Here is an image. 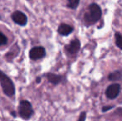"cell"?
<instances>
[{"label":"cell","instance_id":"1","mask_svg":"<svg viewBox=\"0 0 122 121\" xmlns=\"http://www.w3.org/2000/svg\"><path fill=\"white\" fill-rule=\"evenodd\" d=\"M0 86L3 95L9 99H13L16 95V87L13 81L0 69Z\"/></svg>","mask_w":122,"mask_h":121},{"label":"cell","instance_id":"2","mask_svg":"<svg viewBox=\"0 0 122 121\" xmlns=\"http://www.w3.org/2000/svg\"><path fill=\"white\" fill-rule=\"evenodd\" d=\"M18 115L22 120L27 121L32 118L35 115V110L32 104L27 100H21L18 105Z\"/></svg>","mask_w":122,"mask_h":121},{"label":"cell","instance_id":"3","mask_svg":"<svg viewBox=\"0 0 122 121\" xmlns=\"http://www.w3.org/2000/svg\"><path fill=\"white\" fill-rule=\"evenodd\" d=\"M101 9L97 3H92L89 6L88 11L84 15V21L86 25L90 26L97 23L101 18Z\"/></svg>","mask_w":122,"mask_h":121},{"label":"cell","instance_id":"4","mask_svg":"<svg viewBox=\"0 0 122 121\" xmlns=\"http://www.w3.org/2000/svg\"><path fill=\"white\" fill-rule=\"evenodd\" d=\"M46 56H47V51L42 46H34L31 47L28 52V57L32 61L42 60L45 58Z\"/></svg>","mask_w":122,"mask_h":121},{"label":"cell","instance_id":"5","mask_svg":"<svg viewBox=\"0 0 122 121\" xmlns=\"http://www.w3.org/2000/svg\"><path fill=\"white\" fill-rule=\"evenodd\" d=\"M11 19L15 24L20 27L27 26V23H28V18H27V14L21 10H15L13 13H12Z\"/></svg>","mask_w":122,"mask_h":121},{"label":"cell","instance_id":"6","mask_svg":"<svg viewBox=\"0 0 122 121\" xmlns=\"http://www.w3.org/2000/svg\"><path fill=\"white\" fill-rule=\"evenodd\" d=\"M81 49V42L79 39L75 38L70 42L69 44L64 47V51L67 56H74L80 51Z\"/></svg>","mask_w":122,"mask_h":121},{"label":"cell","instance_id":"7","mask_svg":"<svg viewBox=\"0 0 122 121\" xmlns=\"http://www.w3.org/2000/svg\"><path fill=\"white\" fill-rule=\"evenodd\" d=\"M42 77H45L50 84L53 85V86H57L61 83H63V81H64V76L52 72L44 73L42 75Z\"/></svg>","mask_w":122,"mask_h":121},{"label":"cell","instance_id":"8","mask_svg":"<svg viewBox=\"0 0 122 121\" xmlns=\"http://www.w3.org/2000/svg\"><path fill=\"white\" fill-rule=\"evenodd\" d=\"M121 91V86L120 84L115 83L109 86L106 90V96L110 100H114L119 95Z\"/></svg>","mask_w":122,"mask_h":121},{"label":"cell","instance_id":"9","mask_svg":"<svg viewBox=\"0 0 122 121\" xmlns=\"http://www.w3.org/2000/svg\"><path fill=\"white\" fill-rule=\"evenodd\" d=\"M19 52H20L19 46L15 44V45L13 46V47H11L10 50L4 55V59H6V61H8V62H13V60L18 56Z\"/></svg>","mask_w":122,"mask_h":121},{"label":"cell","instance_id":"10","mask_svg":"<svg viewBox=\"0 0 122 121\" xmlns=\"http://www.w3.org/2000/svg\"><path fill=\"white\" fill-rule=\"evenodd\" d=\"M74 31V28L71 25L67 24V23H61L58 26L57 28V32L59 35L62 36V37H66V36L70 35Z\"/></svg>","mask_w":122,"mask_h":121},{"label":"cell","instance_id":"11","mask_svg":"<svg viewBox=\"0 0 122 121\" xmlns=\"http://www.w3.org/2000/svg\"><path fill=\"white\" fill-rule=\"evenodd\" d=\"M122 77V72L121 71H115L108 75V79L111 81H117Z\"/></svg>","mask_w":122,"mask_h":121},{"label":"cell","instance_id":"12","mask_svg":"<svg viewBox=\"0 0 122 121\" xmlns=\"http://www.w3.org/2000/svg\"><path fill=\"white\" fill-rule=\"evenodd\" d=\"M115 38H116V47L122 50V35L120 32H116L115 33Z\"/></svg>","mask_w":122,"mask_h":121},{"label":"cell","instance_id":"13","mask_svg":"<svg viewBox=\"0 0 122 121\" xmlns=\"http://www.w3.org/2000/svg\"><path fill=\"white\" fill-rule=\"evenodd\" d=\"M8 42V37H7L6 34H4L3 32L0 31V47L6 46Z\"/></svg>","mask_w":122,"mask_h":121},{"label":"cell","instance_id":"14","mask_svg":"<svg viewBox=\"0 0 122 121\" xmlns=\"http://www.w3.org/2000/svg\"><path fill=\"white\" fill-rule=\"evenodd\" d=\"M80 0H68L67 1V7L71 9H76L78 7Z\"/></svg>","mask_w":122,"mask_h":121},{"label":"cell","instance_id":"15","mask_svg":"<svg viewBox=\"0 0 122 121\" xmlns=\"http://www.w3.org/2000/svg\"><path fill=\"white\" fill-rule=\"evenodd\" d=\"M86 112H81L80 114V116L77 121H86Z\"/></svg>","mask_w":122,"mask_h":121},{"label":"cell","instance_id":"16","mask_svg":"<svg viewBox=\"0 0 122 121\" xmlns=\"http://www.w3.org/2000/svg\"><path fill=\"white\" fill-rule=\"evenodd\" d=\"M113 108H114L113 105H111V106H104V107H102L101 110H102V112H106V111H108V110H111V109H113Z\"/></svg>","mask_w":122,"mask_h":121},{"label":"cell","instance_id":"17","mask_svg":"<svg viewBox=\"0 0 122 121\" xmlns=\"http://www.w3.org/2000/svg\"><path fill=\"white\" fill-rule=\"evenodd\" d=\"M10 115H11L13 118L16 119L17 117H18V111H15V110H12L10 112Z\"/></svg>","mask_w":122,"mask_h":121},{"label":"cell","instance_id":"18","mask_svg":"<svg viewBox=\"0 0 122 121\" xmlns=\"http://www.w3.org/2000/svg\"><path fill=\"white\" fill-rule=\"evenodd\" d=\"M116 115H118L119 116H122V108H117L115 112Z\"/></svg>","mask_w":122,"mask_h":121},{"label":"cell","instance_id":"19","mask_svg":"<svg viewBox=\"0 0 122 121\" xmlns=\"http://www.w3.org/2000/svg\"><path fill=\"white\" fill-rule=\"evenodd\" d=\"M42 76H37L35 79V82L37 84H40L41 81H42Z\"/></svg>","mask_w":122,"mask_h":121},{"label":"cell","instance_id":"20","mask_svg":"<svg viewBox=\"0 0 122 121\" xmlns=\"http://www.w3.org/2000/svg\"><path fill=\"white\" fill-rule=\"evenodd\" d=\"M27 2H31V1H32V0H27Z\"/></svg>","mask_w":122,"mask_h":121},{"label":"cell","instance_id":"21","mask_svg":"<svg viewBox=\"0 0 122 121\" xmlns=\"http://www.w3.org/2000/svg\"><path fill=\"white\" fill-rule=\"evenodd\" d=\"M0 20H2V17H1V15H0Z\"/></svg>","mask_w":122,"mask_h":121}]
</instances>
